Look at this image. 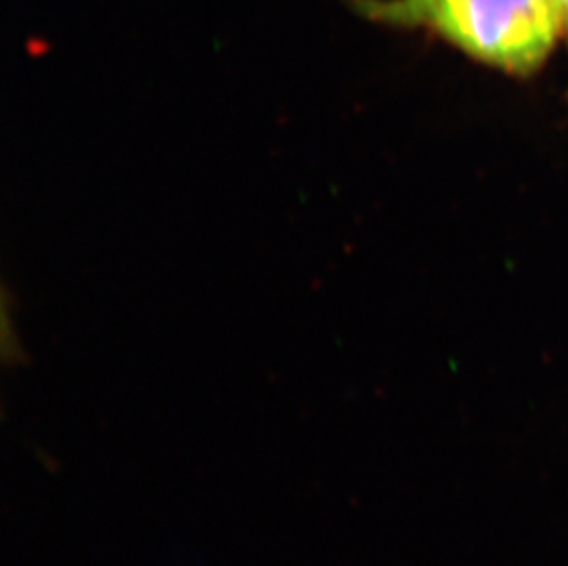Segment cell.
<instances>
[{"mask_svg": "<svg viewBox=\"0 0 568 566\" xmlns=\"http://www.w3.org/2000/svg\"><path fill=\"white\" fill-rule=\"evenodd\" d=\"M357 10L385 24L438 33L509 74L541 69L561 38L552 0H357Z\"/></svg>", "mask_w": 568, "mask_h": 566, "instance_id": "obj_1", "label": "cell"}, {"mask_svg": "<svg viewBox=\"0 0 568 566\" xmlns=\"http://www.w3.org/2000/svg\"><path fill=\"white\" fill-rule=\"evenodd\" d=\"M554 10L558 13L559 27H561V36L568 41V0H552Z\"/></svg>", "mask_w": 568, "mask_h": 566, "instance_id": "obj_2", "label": "cell"}]
</instances>
